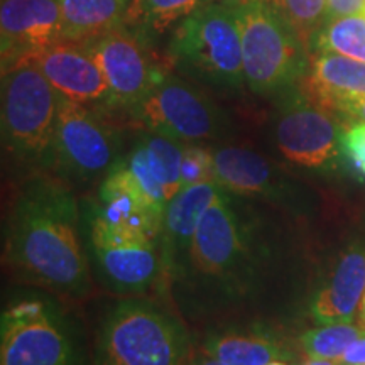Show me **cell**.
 I'll return each instance as SVG.
<instances>
[{"instance_id": "6da1fadb", "label": "cell", "mask_w": 365, "mask_h": 365, "mask_svg": "<svg viewBox=\"0 0 365 365\" xmlns=\"http://www.w3.org/2000/svg\"><path fill=\"white\" fill-rule=\"evenodd\" d=\"M76 203L59 182L34 180L14 207L7 257L39 284L78 294L90 284L76 228Z\"/></svg>"}, {"instance_id": "7a4b0ae2", "label": "cell", "mask_w": 365, "mask_h": 365, "mask_svg": "<svg viewBox=\"0 0 365 365\" xmlns=\"http://www.w3.org/2000/svg\"><path fill=\"white\" fill-rule=\"evenodd\" d=\"M59 95L33 58L2 68V139L19 161H54Z\"/></svg>"}, {"instance_id": "3957f363", "label": "cell", "mask_w": 365, "mask_h": 365, "mask_svg": "<svg viewBox=\"0 0 365 365\" xmlns=\"http://www.w3.org/2000/svg\"><path fill=\"white\" fill-rule=\"evenodd\" d=\"M171 61L193 78L220 90L245 85L242 34L235 11L213 2L185 19L171 33Z\"/></svg>"}, {"instance_id": "277c9868", "label": "cell", "mask_w": 365, "mask_h": 365, "mask_svg": "<svg viewBox=\"0 0 365 365\" xmlns=\"http://www.w3.org/2000/svg\"><path fill=\"white\" fill-rule=\"evenodd\" d=\"M242 34L245 85L254 93H277L298 85L309 49L266 0L235 11Z\"/></svg>"}, {"instance_id": "5b68a950", "label": "cell", "mask_w": 365, "mask_h": 365, "mask_svg": "<svg viewBox=\"0 0 365 365\" xmlns=\"http://www.w3.org/2000/svg\"><path fill=\"white\" fill-rule=\"evenodd\" d=\"M190 344L175 318L139 301H124L105 318L97 365H185Z\"/></svg>"}, {"instance_id": "8992f818", "label": "cell", "mask_w": 365, "mask_h": 365, "mask_svg": "<svg viewBox=\"0 0 365 365\" xmlns=\"http://www.w3.org/2000/svg\"><path fill=\"white\" fill-rule=\"evenodd\" d=\"M130 113L149 132L182 144L212 139L225 127L218 105L176 75H163Z\"/></svg>"}, {"instance_id": "52a82bcc", "label": "cell", "mask_w": 365, "mask_h": 365, "mask_svg": "<svg viewBox=\"0 0 365 365\" xmlns=\"http://www.w3.org/2000/svg\"><path fill=\"white\" fill-rule=\"evenodd\" d=\"M0 365H75L71 341L43 301H19L2 313Z\"/></svg>"}, {"instance_id": "ba28073f", "label": "cell", "mask_w": 365, "mask_h": 365, "mask_svg": "<svg viewBox=\"0 0 365 365\" xmlns=\"http://www.w3.org/2000/svg\"><path fill=\"white\" fill-rule=\"evenodd\" d=\"M117 135L90 107L59 95L54 161L71 175L90 180L115 166Z\"/></svg>"}, {"instance_id": "9c48e42d", "label": "cell", "mask_w": 365, "mask_h": 365, "mask_svg": "<svg viewBox=\"0 0 365 365\" xmlns=\"http://www.w3.org/2000/svg\"><path fill=\"white\" fill-rule=\"evenodd\" d=\"M110 86L113 107L132 110L164 73L154 63L149 43L125 24L85 43Z\"/></svg>"}, {"instance_id": "30bf717a", "label": "cell", "mask_w": 365, "mask_h": 365, "mask_svg": "<svg viewBox=\"0 0 365 365\" xmlns=\"http://www.w3.org/2000/svg\"><path fill=\"white\" fill-rule=\"evenodd\" d=\"M341 129L335 115L296 95L282 108L276 122V143L287 161L318 170L340 153Z\"/></svg>"}, {"instance_id": "8fae6325", "label": "cell", "mask_w": 365, "mask_h": 365, "mask_svg": "<svg viewBox=\"0 0 365 365\" xmlns=\"http://www.w3.org/2000/svg\"><path fill=\"white\" fill-rule=\"evenodd\" d=\"M91 244L105 276L125 291H143L159 271L156 239L113 227L95 215Z\"/></svg>"}, {"instance_id": "7c38bea8", "label": "cell", "mask_w": 365, "mask_h": 365, "mask_svg": "<svg viewBox=\"0 0 365 365\" xmlns=\"http://www.w3.org/2000/svg\"><path fill=\"white\" fill-rule=\"evenodd\" d=\"M58 95L85 107H113L102 68L85 44L59 41L33 56Z\"/></svg>"}, {"instance_id": "4fadbf2b", "label": "cell", "mask_w": 365, "mask_h": 365, "mask_svg": "<svg viewBox=\"0 0 365 365\" xmlns=\"http://www.w3.org/2000/svg\"><path fill=\"white\" fill-rule=\"evenodd\" d=\"M2 68L63 41L59 0L0 2Z\"/></svg>"}, {"instance_id": "5bb4252c", "label": "cell", "mask_w": 365, "mask_h": 365, "mask_svg": "<svg viewBox=\"0 0 365 365\" xmlns=\"http://www.w3.org/2000/svg\"><path fill=\"white\" fill-rule=\"evenodd\" d=\"M298 85L309 102L341 117L365 98V63L335 53H309L308 70Z\"/></svg>"}, {"instance_id": "9a60e30c", "label": "cell", "mask_w": 365, "mask_h": 365, "mask_svg": "<svg viewBox=\"0 0 365 365\" xmlns=\"http://www.w3.org/2000/svg\"><path fill=\"white\" fill-rule=\"evenodd\" d=\"M185 145L171 137L149 132L140 135L125 159L135 181L161 212H166L181 190V161Z\"/></svg>"}, {"instance_id": "2e32d148", "label": "cell", "mask_w": 365, "mask_h": 365, "mask_svg": "<svg viewBox=\"0 0 365 365\" xmlns=\"http://www.w3.org/2000/svg\"><path fill=\"white\" fill-rule=\"evenodd\" d=\"M97 217L113 227L156 239L163 234L164 212L144 193L124 163H117L100 186Z\"/></svg>"}, {"instance_id": "e0dca14e", "label": "cell", "mask_w": 365, "mask_h": 365, "mask_svg": "<svg viewBox=\"0 0 365 365\" xmlns=\"http://www.w3.org/2000/svg\"><path fill=\"white\" fill-rule=\"evenodd\" d=\"M242 254L244 239L237 217L228 200L220 193L196 228L190 261L207 276L223 277L237 267Z\"/></svg>"}, {"instance_id": "ac0fdd59", "label": "cell", "mask_w": 365, "mask_h": 365, "mask_svg": "<svg viewBox=\"0 0 365 365\" xmlns=\"http://www.w3.org/2000/svg\"><path fill=\"white\" fill-rule=\"evenodd\" d=\"M365 294V245L354 244L341 254L328 284L318 291L312 313L318 325L352 323Z\"/></svg>"}, {"instance_id": "d6986e66", "label": "cell", "mask_w": 365, "mask_h": 365, "mask_svg": "<svg viewBox=\"0 0 365 365\" xmlns=\"http://www.w3.org/2000/svg\"><path fill=\"white\" fill-rule=\"evenodd\" d=\"M222 193L218 182H198L181 188L164 212V261L176 262L188 255L196 228L205 212Z\"/></svg>"}, {"instance_id": "ffe728a7", "label": "cell", "mask_w": 365, "mask_h": 365, "mask_svg": "<svg viewBox=\"0 0 365 365\" xmlns=\"http://www.w3.org/2000/svg\"><path fill=\"white\" fill-rule=\"evenodd\" d=\"M213 163L217 182L222 190L244 196L272 191V166L254 149L225 145L213 153Z\"/></svg>"}, {"instance_id": "44dd1931", "label": "cell", "mask_w": 365, "mask_h": 365, "mask_svg": "<svg viewBox=\"0 0 365 365\" xmlns=\"http://www.w3.org/2000/svg\"><path fill=\"white\" fill-rule=\"evenodd\" d=\"M130 0H59L63 41L88 43L125 22Z\"/></svg>"}, {"instance_id": "7402d4cb", "label": "cell", "mask_w": 365, "mask_h": 365, "mask_svg": "<svg viewBox=\"0 0 365 365\" xmlns=\"http://www.w3.org/2000/svg\"><path fill=\"white\" fill-rule=\"evenodd\" d=\"M213 2L215 0H130L124 24L150 44Z\"/></svg>"}, {"instance_id": "603a6c76", "label": "cell", "mask_w": 365, "mask_h": 365, "mask_svg": "<svg viewBox=\"0 0 365 365\" xmlns=\"http://www.w3.org/2000/svg\"><path fill=\"white\" fill-rule=\"evenodd\" d=\"M207 352L225 365H267L281 360L282 349L264 335H223L208 341Z\"/></svg>"}, {"instance_id": "cb8c5ba5", "label": "cell", "mask_w": 365, "mask_h": 365, "mask_svg": "<svg viewBox=\"0 0 365 365\" xmlns=\"http://www.w3.org/2000/svg\"><path fill=\"white\" fill-rule=\"evenodd\" d=\"M309 53H335L365 63V16L328 21L317 31Z\"/></svg>"}, {"instance_id": "d4e9b609", "label": "cell", "mask_w": 365, "mask_h": 365, "mask_svg": "<svg viewBox=\"0 0 365 365\" xmlns=\"http://www.w3.org/2000/svg\"><path fill=\"white\" fill-rule=\"evenodd\" d=\"M365 330L352 323H330L304 333L299 339L308 359H325L339 362L349 345Z\"/></svg>"}, {"instance_id": "484cf974", "label": "cell", "mask_w": 365, "mask_h": 365, "mask_svg": "<svg viewBox=\"0 0 365 365\" xmlns=\"http://www.w3.org/2000/svg\"><path fill=\"white\" fill-rule=\"evenodd\" d=\"M304 44L325 24L327 0H266Z\"/></svg>"}, {"instance_id": "4316f807", "label": "cell", "mask_w": 365, "mask_h": 365, "mask_svg": "<svg viewBox=\"0 0 365 365\" xmlns=\"http://www.w3.org/2000/svg\"><path fill=\"white\" fill-rule=\"evenodd\" d=\"M210 181L217 182L213 153L198 145L186 144L181 161V188Z\"/></svg>"}, {"instance_id": "83f0119b", "label": "cell", "mask_w": 365, "mask_h": 365, "mask_svg": "<svg viewBox=\"0 0 365 365\" xmlns=\"http://www.w3.org/2000/svg\"><path fill=\"white\" fill-rule=\"evenodd\" d=\"M340 153H344L350 166L365 180V122H349L341 129Z\"/></svg>"}, {"instance_id": "f1b7e54d", "label": "cell", "mask_w": 365, "mask_h": 365, "mask_svg": "<svg viewBox=\"0 0 365 365\" xmlns=\"http://www.w3.org/2000/svg\"><path fill=\"white\" fill-rule=\"evenodd\" d=\"M352 16H365V0H327L325 22Z\"/></svg>"}, {"instance_id": "f546056e", "label": "cell", "mask_w": 365, "mask_h": 365, "mask_svg": "<svg viewBox=\"0 0 365 365\" xmlns=\"http://www.w3.org/2000/svg\"><path fill=\"white\" fill-rule=\"evenodd\" d=\"M341 365H365V331L355 339L339 360Z\"/></svg>"}, {"instance_id": "4dcf8cb0", "label": "cell", "mask_w": 365, "mask_h": 365, "mask_svg": "<svg viewBox=\"0 0 365 365\" xmlns=\"http://www.w3.org/2000/svg\"><path fill=\"white\" fill-rule=\"evenodd\" d=\"M341 117L349 122H365V98L360 100L357 103L350 105Z\"/></svg>"}, {"instance_id": "1f68e13d", "label": "cell", "mask_w": 365, "mask_h": 365, "mask_svg": "<svg viewBox=\"0 0 365 365\" xmlns=\"http://www.w3.org/2000/svg\"><path fill=\"white\" fill-rule=\"evenodd\" d=\"M218 4H223V6L232 9V11H239L242 7H247L250 4L261 2V0H215Z\"/></svg>"}, {"instance_id": "d6a6232c", "label": "cell", "mask_w": 365, "mask_h": 365, "mask_svg": "<svg viewBox=\"0 0 365 365\" xmlns=\"http://www.w3.org/2000/svg\"><path fill=\"white\" fill-rule=\"evenodd\" d=\"M195 365H225V364H222L220 360L215 359V357H212V355H207V357L200 359Z\"/></svg>"}, {"instance_id": "836d02e7", "label": "cell", "mask_w": 365, "mask_h": 365, "mask_svg": "<svg viewBox=\"0 0 365 365\" xmlns=\"http://www.w3.org/2000/svg\"><path fill=\"white\" fill-rule=\"evenodd\" d=\"M303 365H336L335 360H325V359H308Z\"/></svg>"}, {"instance_id": "e575fe53", "label": "cell", "mask_w": 365, "mask_h": 365, "mask_svg": "<svg viewBox=\"0 0 365 365\" xmlns=\"http://www.w3.org/2000/svg\"><path fill=\"white\" fill-rule=\"evenodd\" d=\"M360 327L365 330V294L362 298V303H360Z\"/></svg>"}, {"instance_id": "d590c367", "label": "cell", "mask_w": 365, "mask_h": 365, "mask_svg": "<svg viewBox=\"0 0 365 365\" xmlns=\"http://www.w3.org/2000/svg\"><path fill=\"white\" fill-rule=\"evenodd\" d=\"M267 365H287V364H286V362H282V360H274V362L267 364Z\"/></svg>"}]
</instances>
